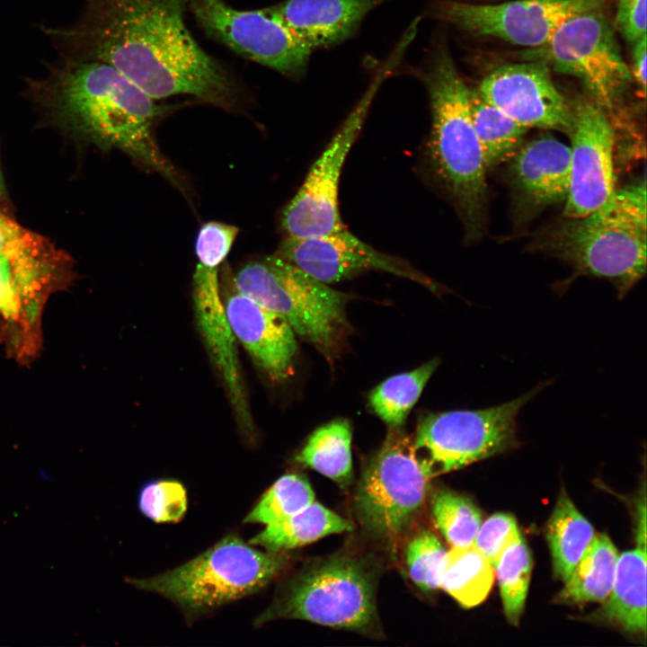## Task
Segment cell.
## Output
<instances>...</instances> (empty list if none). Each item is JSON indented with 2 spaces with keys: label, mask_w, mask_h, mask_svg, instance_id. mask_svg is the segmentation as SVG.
<instances>
[{
  "label": "cell",
  "mask_w": 647,
  "mask_h": 647,
  "mask_svg": "<svg viewBox=\"0 0 647 647\" xmlns=\"http://www.w3.org/2000/svg\"><path fill=\"white\" fill-rule=\"evenodd\" d=\"M228 323L236 341L272 380L292 373L297 354L295 332L288 321L235 288L224 302Z\"/></svg>",
  "instance_id": "d6986e66"
},
{
  "label": "cell",
  "mask_w": 647,
  "mask_h": 647,
  "mask_svg": "<svg viewBox=\"0 0 647 647\" xmlns=\"http://www.w3.org/2000/svg\"><path fill=\"white\" fill-rule=\"evenodd\" d=\"M139 509L155 522H177L187 510L186 490L174 480L149 483L140 492Z\"/></svg>",
  "instance_id": "836d02e7"
},
{
  "label": "cell",
  "mask_w": 647,
  "mask_h": 647,
  "mask_svg": "<svg viewBox=\"0 0 647 647\" xmlns=\"http://www.w3.org/2000/svg\"><path fill=\"white\" fill-rule=\"evenodd\" d=\"M493 581V566L473 544L447 552L440 587L462 607L469 608L482 603Z\"/></svg>",
  "instance_id": "83f0119b"
},
{
  "label": "cell",
  "mask_w": 647,
  "mask_h": 647,
  "mask_svg": "<svg viewBox=\"0 0 647 647\" xmlns=\"http://www.w3.org/2000/svg\"><path fill=\"white\" fill-rule=\"evenodd\" d=\"M572 111L570 185L563 215L584 217L616 191V131L608 115L588 97L571 103Z\"/></svg>",
  "instance_id": "9a60e30c"
},
{
  "label": "cell",
  "mask_w": 647,
  "mask_h": 647,
  "mask_svg": "<svg viewBox=\"0 0 647 647\" xmlns=\"http://www.w3.org/2000/svg\"><path fill=\"white\" fill-rule=\"evenodd\" d=\"M439 363L438 359H430L380 383L368 397L373 412L390 428H401Z\"/></svg>",
  "instance_id": "f1b7e54d"
},
{
  "label": "cell",
  "mask_w": 647,
  "mask_h": 647,
  "mask_svg": "<svg viewBox=\"0 0 647 647\" xmlns=\"http://www.w3.org/2000/svg\"><path fill=\"white\" fill-rule=\"evenodd\" d=\"M377 578L374 563L357 554L340 553L311 561L280 585L254 625L301 619L375 636L380 634Z\"/></svg>",
  "instance_id": "8992f818"
},
{
  "label": "cell",
  "mask_w": 647,
  "mask_h": 647,
  "mask_svg": "<svg viewBox=\"0 0 647 647\" xmlns=\"http://www.w3.org/2000/svg\"><path fill=\"white\" fill-rule=\"evenodd\" d=\"M235 288L281 315L294 332L324 352L336 345L346 324L345 295L276 254L242 267Z\"/></svg>",
  "instance_id": "ba28073f"
},
{
  "label": "cell",
  "mask_w": 647,
  "mask_h": 647,
  "mask_svg": "<svg viewBox=\"0 0 647 647\" xmlns=\"http://www.w3.org/2000/svg\"><path fill=\"white\" fill-rule=\"evenodd\" d=\"M447 551L430 530H421L408 542L404 556L408 575L425 593L435 591L441 585Z\"/></svg>",
  "instance_id": "d6a6232c"
},
{
  "label": "cell",
  "mask_w": 647,
  "mask_h": 647,
  "mask_svg": "<svg viewBox=\"0 0 647 647\" xmlns=\"http://www.w3.org/2000/svg\"><path fill=\"white\" fill-rule=\"evenodd\" d=\"M590 619L645 635L646 545H638L618 556L611 592Z\"/></svg>",
  "instance_id": "7402d4cb"
},
{
  "label": "cell",
  "mask_w": 647,
  "mask_h": 647,
  "mask_svg": "<svg viewBox=\"0 0 647 647\" xmlns=\"http://www.w3.org/2000/svg\"><path fill=\"white\" fill-rule=\"evenodd\" d=\"M646 36L634 42L633 59H634V77L645 95L646 92Z\"/></svg>",
  "instance_id": "8d00e7d4"
},
{
  "label": "cell",
  "mask_w": 647,
  "mask_h": 647,
  "mask_svg": "<svg viewBox=\"0 0 647 647\" xmlns=\"http://www.w3.org/2000/svg\"><path fill=\"white\" fill-rule=\"evenodd\" d=\"M403 48L396 46L359 102L311 166L300 189L282 213L287 237L320 235L344 228L339 209V182L347 155L356 141L382 83L399 64Z\"/></svg>",
  "instance_id": "7c38bea8"
},
{
  "label": "cell",
  "mask_w": 647,
  "mask_h": 647,
  "mask_svg": "<svg viewBox=\"0 0 647 647\" xmlns=\"http://www.w3.org/2000/svg\"><path fill=\"white\" fill-rule=\"evenodd\" d=\"M188 0H88L80 22L50 31L73 60L106 63L154 100L187 94L229 108L235 86L184 22Z\"/></svg>",
  "instance_id": "6da1fadb"
},
{
  "label": "cell",
  "mask_w": 647,
  "mask_h": 647,
  "mask_svg": "<svg viewBox=\"0 0 647 647\" xmlns=\"http://www.w3.org/2000/svg\"><path fill=\"white\" fill-rule=\"evenodd\" d=\"M382 0H285L269 7L306 47L343 41Z\"/></svg>",
  "instance_id": "44dd1931"
},
{
  "label": "cell",
  "mask_w": 647,
  "mask_h": 647,
  "mask_svg": "<svg viewBox=\"0 0 647 647\" xmlns=\"http://www.w3.org/2000/svg\"><path fill=\"white\" fill-rule=\"evenodd\" d=\"M524 57L580 80L587 97L607 115L622 102L633 79L600 9L569 19L546 43L526 51Z\"/></svg>",
  "instance_id": "8fae6325"
},
{
  "label": "cell",
  "mask_w": 647,
  "mask_h": 647,
  "mask_svg": "<svg viewBox=\"0 0 647 647\" xmlns=\"http://www.w3.org/2000/svg\"><path fill=\"white\" fill-rule=\"evenodd\" d=\"M565 218L539 238L538 247L570 264L574 276L606 279L625 297L646 271L645 181L616 190L584 217Z\"/></svg>",
  "instance_id": "277c9868"
},
{
  "label": "cell",
  "mask_w": 647,
  "mask_h": 647,
  "mask_svg": "<svg viewBox=\"0 0 647 647\" xmlns=\"http://www.w3.org/2000/svg\"><path fill=\"white\" fill-rule=\"evenodd\" d=\"M616 25L630 42L646 36V0H619Z\"/></svg>",
  "instance_id": "d590c367"
},
{
  "label": "cell",
  "mask_w": 647,
  "mask_h": 647,
  "mask_svg": "<svg viewBox=\"0 0 647 647\" xmlns=\"http://www.w3.org/2000/svg\"><path fill=\"white\" fill-rule=\"evenodd\" d=\"M469 102L486 169L510 161L522 146L528 129L486 101L476 89L470 90Z\"/></svg>",
  "instance_id": "4316f807"
},
{
  "label": "cell",
  "mask_w": 647,
  "mask_h": 647,
  "mask_svg": "<svg viewBox=\"0 0 647 647\" xmlns=\"http://www.w3.org/2000/svg\"><path fill=\"white\" fill-rule=\"evenodd\" d=\"M315 501L306 476L288 474L279 478L244 518V523L270 525L304 510Z\"/></svg>",
  "instance_id": "1f68e13d"
},
{
  "label": "cell",
  "mask_w": 647,
  "mask_h": 647,
  "mask_svg": "<svg viewBox=\"0 0 647 647\" xmlns=\"http://www.w3.org/2000/svg\"><path fill=\"white\" fill-rule=\"evenodd\" d=\"M422 78L431 108L430 164L462 219L466 239L476 240L485 225L487 169L472 122L470 90L441 49Z\"/></svg>",
  "instance_id": "3957f363"
},
{
  "label": "cell",
  "mask_w": 647,
  "mask_h": 647,
  "mask_svg": "<svg viewBox=\"0 0 647 647\" xmlns=\"http://www.w3.org/2000/svg\"><path fill=\"white\" fill-rule=\"evenodd\" d=\"M476 90L527 129H555L568 135L572 130V105L554 85L548 65L541 60L501 65Z\"/></svg>",
  "instance_id": "e0dca14e"
},
{
  "label": "cell",
  "mask_w": 647,
  "mask_h": 647,
  "mask_svg": "<svg viewBox=\"0 0 647 647\" xmlns=\"http://www.w3.org/2000/svg\"><path fill=\"white\" fill-rule=\"evenodd\" d=\"M618 554L606 534H595L555 598L563 604L603 602L613 588Z\"/></svg>",
  "instance_id": "cb8c5ba5"
},
{
  "label": "cell",
  "mask_w": 647,
  "mask_h": 647,
  "mask_svg": "<svg viewBox=\"0 0 647 647\" xmlns=\"http://www.w3.org/2000/svg\"><path fill=\"white\" fill-rule=\"evenodd\" d=\"M595 535L593 527L562 492L546 525L554 575L569 578Z\"/></svg>",
  "instance_id": "d4e9b609"
},
{
  "label": "cell",
  "mask_w": 647,
  "mask_h": 647,
  "mask_svg": "<svg viewBox=\"0 0 647 647\" xmlns=\"http://www.w3.org/2000/svg\"><path fill=\"white\" fill-rule=\"evenodd\" d=\"M352 528L348 519L314 501L297 513L267 525L249 544L267 552L280 553Z\"/></svg>",
  "instance_id": "603a6c76"
},
{
  "label": "cell",
  "mask_w": 647,
  "mask_h": 647,
  "mask_svg": "<svg viewBox=\"0 0 647 647\" xmlns=\"http://www.w3.org/2000/svg\"><path fill=\"white\" fill-rule=\"evenodd\" d=\"M531 571V554L519 535L503 551L494 566L505 616L515 626L524 610Z\"/></svg>",
  "instance_id": "f546056e"
},
{
  "label": "cell",
  "mask_w": 647,
  "mask_h": 647,
  "mask_svg": "<svg viewBox=\"0 0 647 647\" xmlns=\"http://www.w3.org/2000/svg\"><path fill=\"white\" fill-rule=\"evenodd\" d=\"M275 254L325 284L380 270L409 279L431 290L437 288L430 279L407 261L376 250L345 227L325 235L287 237Z\"/></svg>",
  "instance_id": "2e32d148"
},
{
  "label": "cell",
  "mask_w": 647,
  "mask_h": 647,
  "mask_svg": "<svg viewBox=\"0 0 647 647\" xmlns=\"http://www.w3.org/2000/svg\"><path fill=\"white\" fill-rule=\"evenodd\" d=\"M430 512L435 526L452 547L474 543L482 516L468 497L449 490L439 491L432 497Z\"/></svg>",
  "instance_id": "4dcf8cb0"
},
{
  "label": "cell",
  "mask_w": 647,
  "mask_h": 647,
  "mask_svg": "<svg viewBox=\"0 0 647 647\" xmlns=\"http://www.w3.org/2000/svg\"><path fill=\"white\" fill-rule=\"evenodd\" d=\"M3 192H4V184H3V179H2L1 171H0V197L2 196Z\"/></svg>",
  "instance_id": "74e56055"
},
{
  "label": "cell",
  "mask_w": 647,
  "mask_h": 647,
  "mask_svg": "<svg viewBox=\"0 0 647 647\" xmlns=\"http://www.w3.org/2000/svg\"><path fill=\"white\" fill-rule=\"evenodd\" d=\"M70 260L46 237L0 211V344L20 363L42 347V316L65 288Z\"/></svg>",
  "instance_id": "5b68a950"
},
{
  "label": "cell",
  "mask_w": 647,
  "mask_h": 647,
  "mask_svg": "<svg viewBox=\"0 0 647 647\" xmlns=\"http://www.w3.org/2000/svg\"><path fill=\"white\" fill-rule=\"evenodd\" d=\"M510 160L513 188L526 208L539 209L565 201L570 185V146L545 135L521 146Z\"/></svg>",
  "instance_id": "ffe728a7"
},
{
  "label": "cell",
  "mask_w": 647,
  "mask_h": 647,
  "mask_svg": "<svg viewBox=\"0 0 647 647\" xmlns=\"http://www.w3.org/2000/svg\"><path fill=\"white\" fill-rule=\"evenodd\" d=\"M201 28L243 57L289 76L301 75L311 49L270 10L241 11L225 0H188Z\"/></svg>",
  "instance_id": "5bb4252c"
},
{
  "label": "cell",
  "mask_w": 647,
  "mask_h": 647,
  "mask_svg": "<svg viewBox=\"0 0 647 647\" xmlns=\"http://www.w3.org/2000/svg\"><path fill=\"white\" fill-rule=\"evenodd\" d=\"M288 562L285 552H262L229 535L177 568L129 582L170 599L191 618L259 592Z\"/></svg>",
  "instance_id": "52a82bcc"
},
{
  "label": "cell",
  "mask_w": 647,
  "mask_h": 647,
  "mask_svg": "<svg viewBox=\"0 0 647 647\" xmlns=\"http://www.w3.org/2000/svg\"><path fill=\"white\" fill-rule=\"evenodd\" d=\"M520 535L515 518L495 513L481 524L473 545L495 566L508 545Z\"/></svg>",
  "instance_id": "e575fe53"
},
{
  "label": "cell",
  "mask_w": 647,
  "mask_h": 647,
  "mask_svg": "<svg viewBox=\"0 0 647 647\" xmlns=\"http://www.w3.org/2000/svg\"><path fill=\"white\" fill-rule=\"evenodd\" d=\"M296 461L346 489L352 480L351 429L349 421L337 419L316 429L297 455Z\"/></svg>",
  "instance_id": "484cf974"
},
{
  "label": "cell",
  "mask_w": 647,
  "mask_h": 647,
  "mask_svg": "<svg viewBox=\"0 0 647 647\" xmlns=\"http://www.w3.org/2000/svg\"><path fill=\"white\" fill-rule=\"evenodd\" d=\"M545 385L497 406L424 416L412 439L423 471L431 479L517 447L518 415Z\"/></svg>",
  "instance_id": "30bf717a"
},
{
  "label": "cell",
  "mask_w": 647,
  "mask_h": 647,
  "mask_svg": "<svg viewBox=\"0 0 647 647\" xmlns=\"http://www.w3.org/2000/svg\"><path fill=\"white\" fill-rule=\"evenodd\" d=\"M608 0H511L494 4L441 1L433 14L474 36L535 49L569 19L601 9Z\"/></svg>",
  "instance_id": "4fadbf2b"
},
{
  "label": "cell",
  "mask_w": 647,
  "mask_h": 647,
  "mask_svg": "<svg viewBox=\"0 0 647 647\" xmlns=\"http://www.w3.org/2000/svg\"><path fill=\"white\" fill-rule=\"evenodd\" d=\"M33 88L58 115L96 143L124 151L179 186L177 173L152 133L160 108L116 68L66 59Z\"/></svg>",
  "instance_id": "7a4b0ae2"
},
{
  "label": "cell",
  "mask_w": 647,
  "mask_h": 647,
  "mask_svg": "<svg viewBox=\"0 0 647 647\" xmlns=\"http://www.w3.org/2000/svg\"><path fill=\"white\" fill-rule=\"evenodd\" d=\"M430 480L414 456L412 439L401 428H390L365 466L354 495L363 528L381 542L398 543L419 518Z\"/></svg>",
  "instance_id": "9c48e42d"
},
{
  "label": "cell",
  "mask_w": 647,
  "mask_h": 647,
  "mask_svg": "<svg viewBox=\"0 0 647 647\" xmlns=\"http://www.w3.org/2000/svg\"><path fill=\"white\" fill-rule=\"evenodd\" d=\"M198 263L193 275V302L199 331L208 353L224 382L239 422L253 431V418L242 377L236 340L226 313L220 291L218 268L226 256L217 250L195 251Z\"/></svg>",
  "instance_id": "ac0fdd59"
}]
</instances>
